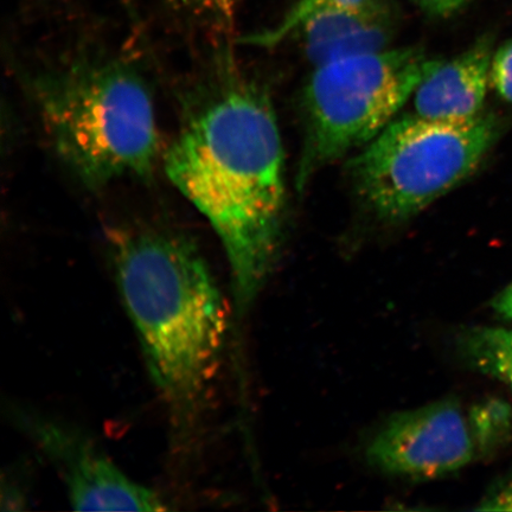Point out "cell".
I'll return each mask as SVG.
<instances>
[{
    "label": "cell",
    "mask_w": 512,
    "mask_h": 512,
    "mask_svg": "<svg viewBox=\"0 0 512 512\" xmlns=\"http://www.w3.org/2000/svg\"><path fill=\"white\" fill-rule=\"evenodd\" d=\"M490 78L499 98L512 105V38L495 50Z\"/></svg>",
    "instance_id": "7c38bea8"
},
{
    "label": "cell",
    "mask_w": 512,
    "mask_h": 512,
    "mask_svg": "<svg viewBox=\"0 0 512 512\" xmlns=\"http://www.w3.org/2000/svg\"><path fill=\"white\" fill-rule=\"evenodd\" d=\"M419 8L432 17H448L463 9L470 0H414Z\"/></svg>",
    "instance_id": "5bb4252c"
},
{
    "label": "cell",
    "mask_w": 512,
    "mask_h": 512,
    "mask_svg": "<svg viewBox=\"0 0 512 512\" xmlns=\"http://www.w3.org/2000/svg\"><path fill=\"white\" fill-rule=\"evenodd\" d=\"M183 3L200 8L216 9L222 8L235 2V0H182Z\"/></svg>",
    "instance_id": "2e32d148"
},
{
    "label": "cell",
    "mask_w": 512,
    "mask_h": 512,
    "mask_svg": "<svg viewBox=\"0 0 512 512\" xmlns=\"http://www.w3.org/2000/svg\"><path fill=\"white\" fill-rule=\"evenodd\" d=\"M477 510L512 511V475L485 496Z\"/></svg>",
    "instance_id": "4fadbf2b"
},
{
    "label": "cell",
    "mask_w": 512,
    "mask_h": 512,
    "mask_svg": "<svg viewBox=\"0 0 512 512\" xmlns=\"http://www.w3.org/2000/svg\"><path fill=\"white\" fill-rule=\"evenodd\" d=\"M458 351L467 366L507 384L512 392V329H465L458 337Z\"/></svg>",
    "instance_id": "30bf717a"
},
{
    "label": "cell",
    "mask_w": 512,
    "mask_h": 512,
    "mask_svg": "<svg viewBox=\"0 0 512 512\" xmlns=\"http://www.w3.org/2000/svg\"><path fill=\"white\" fill-rule=\"evenodd\" d=\"M398 10L388 0H366L313 12L294 31L313 67L343 57L388 49L398 28Z\"/></svg>",
    "instance_id": "ba28073f"
},
{
    "label": "cell",
    "mask_w": 512,
    "mask_h": 512,
    "mask_svg": "<svg viewBox=\"0 0 512 512\" xmlns=\"http://www.w3.org/2000/svg\"><path fill=\"white\" fill-rule=\"evenodd\" d=\"M366 2V0H298L287 12L283 21L274 28L246 37L245 42L254 46L273 47L294 34L305 19L318 10L332 6H350Z\"/></svg>",
    "instance_id": "8fae6325"
},
{
    "label": "cell",
    "mask_w": 512,
    "mask_h": 512,
    "mask_svg": "<svg viewBox=\"0 0 512 512\" xmlns=\"http://www.w3.org/2000/svg\"><path fill=\"white\" fill-rule=\"evenodd\" d=\"M363 454L383 475L426 482L491 453L475 407L441 400L390 416L370 435Z\"/></svg>",
    "instance_id": "8992f818"
},
{
    "label": "cell",
    "mask_w": 512,
    "mask_h": 512,
    "mask_svg": "<svg viewBox=\"0 0 512 512\" xmlns=\"http://www.w3.org/2000/svg\"><path fill=\"white\" fill-rule=\"evenodd\" d=\"M110 255L147 371L183 437L200 424L219 376L226 300L200 248L174 230H121Z\"/></svg>",
    "instance_id": "7a4b0ae2"
},
{
    "label": "cell",
    "mask_w": 512,
    "mask_h": 512,
    "mask_svg": "<svg viewBox=\"0 0 512 512\" xmlns=\"http://www.w3.org/2000/svg\"><path fill=\"white\" fill-rule=\"evenodd\" d=\"M30 93L51 146L86 187L155 170V102L144 76L124 57L75 54L32 75Z\"/></svg>",
    "instance_id": "3957f363"
},
{
    "label": "cell",
    "mask_w": 512,
    "mask_h": 512,
    "mask_svg": "<svg viewBox=\"0 0 512 512\" xmlns=\"http://www.w3.org/2000/svg\"><path fill=\"white\" fill-rule=\"evenodd\" d=\"M284 166L272 102L264 88L242 79L215 89L164 156L172 184L219 236L241 316L264 290L283 249Z\"/></svg>",
    "instance_id": "6da1fadb"
},
{
    "label": "cell",
    "mask_w": 512,
    "mask_h": 512,
    "mask_svg": "<svg viewBox=\"0 0 512 512\" xmlns=\"http://www.w3.org/2000/svg\"><path fill=\"white\" fill-rule=\"evenodd\" d=\"M494 37L484 35L451 60H439L412 96L414 113L427 119L459 121L483 113L491 86Z\"/></svg>",
    "instance_id": "9c48e42d"
},
{
    "label": "cell",
    "mask_w": 512,
    "mask_h": 512,
    "mask_svg": "<svg viewBox=\"0 0 512 512\" xmlns=\"http://www.w3.org/2000/svg\"><path fill=\"white\" fill-rule=\"evenodd\" d=\"M439 60L419 48L386 49L320 64L304 91L302 192L317 172L379 136Z\"/></svg>",
    "instance_id": "5b68a950"
},
{
    "label": "cell",
    "mask_w": 512,
    "mask_h": 512,
    "mask_svg": "<svg viewBox=\"0 0 512 512\" xmlns=\"http://www.w3.org/2000/svg\"><path fill=\"white\" fill-rule=\"evenodd\" d=\"M502 128L484 112L459 121L396 118L351 160L352 182L381 221H407L470 177Z\"/></svg>",
    "instance_id": "277c9868"
},
{
    "label": "cell",
    "mask_w": 512,
    "mask_h": 512,
    "mask_svg": "<svg viewBox=\"0 0 512 512\" xmlns=\"http://www.w3.org/2000/svg\"><path fill=\"white\" fill-rule=\"evenodd\" d=\"M492 309L502 318L512 322V281L492 300Z\"/></svg>",
    "instance_id": "9a60e30c"
},
{
    "label": "cell",
    "mask_w": 512,
    "mask_h": 512,
    "mask_svg": "<svg viewBox=\"0 0 512 512\" xmlns=\"http://www.w3.org/2000/svg\"><path fill=\"white\" fill-rule=\"evenodd\" d=\"M15 425L49 460L75 511H166L155 490L134 482L76 427L46 415L12 409Z\"/></svg>",
    "instance_id": "52a82bcc"
}]
</instances>
